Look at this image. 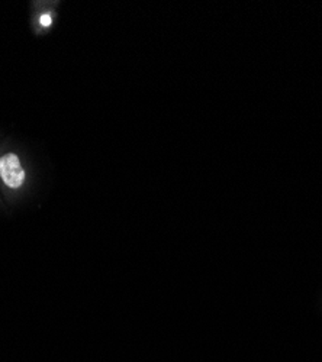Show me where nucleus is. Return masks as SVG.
I'll return each instance as SVG.
<instances>
[{
    "label": "nucleus",
    "mask_w": 322,
    "mask_h": 362,
    "mask_svg": "<svg viewBox=\"0 0 322 362\" xmlns=\"http://www.w3.org/2000/svg\"><path fill=\"white\" fill-rule=\"evenodd\" d=\"M0 177L11 189H19L25 181V171L18 156L6 154L0 158Z\"/></svg>",
    "instance_id": "1"
},
{
    "label": "nucleus",
    "mask_w": 322,
    "mask_h": 362,
    "mask_svg": "<svg viewBox=\"0 0 322 362\" xmlns=\"http://www.w3.org/2000/svg\"><path fill=\"white\" fill-rule=\"evenodd\" d=\"M51 16L48 15V13H44L42 16H41V23L44 25V26H50L51 25Z\"/></svg>",
    "instance_id": "2"
}]
</instances>
